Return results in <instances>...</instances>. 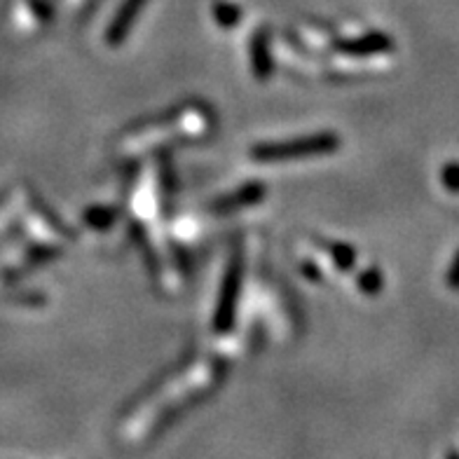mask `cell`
Returning <instances> with one entry per match:
<instances>
[{"mask_svg":"<svg viewBox=\"0 0 459 459\" xmlns=\"http://www.w3.org/2000/svg\"><path fill=\"white\" fill-rule=\"evenodd\" d=\"M380 284H382L380 273H375V270H368V273H366V277L361 279V286L366 293H375V290L380 289Z\"/></svg>","mask_w":459,"mask_h":459,"instance_id":"8fae6325","label":"cell"},{"mask_svg":"<svg viewBox=\"0 0 459 459\" xmlns=\"http://www.w3.org/2000/svg\"><path fill=\"white\" fill-rule=\"evenodd\" d=\"M333 258H335V263H338L340 267H344V270H350L351 265H354V254H351L350 248L347 247H333Z\"/></svg>","mask_w":459,"mask_h":459,"instance_id":"9c48e42d","label":"cell"},{"mask_svg":"<svg viewBox=\"0 0 459 459\" xmlns=\"http://www.w3.org/2000/svg\"><path fill=\"white\" fill-rule=\"evenodd\" d=\"M342 52L347 55H380V52H389L392 49V40L382 33H368V36L350 40V43L340 45Z\"/></svg>","mask_w":459,"mask_h":459,"instance_id":"277c9868","label":"cell"},{"mask_svg":"<svg viewBox=\"0 0 459 459\" xmlns=\"http://www.w3.org/2000/svg\"><path fill=\"white\" fill-rule=\"evenodd\" d=\"M265 193V187L254 183V186H244L239 187L235 195H230V197H221V200L213 204V209H221V212H235V209H242V206L255 204V202L263 197Z\"/></svg>","mask_w":459,"mask_h":459,"instance_id":"5b68a950","label":"cell"},{"mask_svg":"<svg viewBox=\"0 0 459 459\" xmlns=\"http://www.w3.org/2000/svg\"><path fill=\"white\" fill-rule=\"evenodd\" d=\"M148 0H125L120 7V13L115 14L113 24L108 26V43L110 45H117L125 40V36L129 33V29H132L134 19L139 17V10L145 5Z\"/></svg>","mask_w":459,"mask_h":459,"instance_id":"3957f363","label":"cell"},{"mask_svg":"<svg viewBox=\"0 0 459 459\" xmlns=\"http://www.w3.org/2000/svg\"><path fill=\"white\" fill-rule=\"evenodd\" d=\"M441 183L447 193H459V162H447L443 167Z\"/></svg>","mask_w":459,"mask_h":459,"instance_id":"52a82bcc","label":"cell"},{"mask_svg":"<svg viewBox=\"0 0 459 459\" xmlns=\"http://www.w3.org/2000/svg\"><path fill=\"white\" fill-rule=\"evenodd\" d=\"M239 284H242V263H239V258H235L232 260V265L228 267V273H225V284H223V290H221V302H218V312H216L218 333L228 331V328L232 326Z\"/></svg>","mask_w":459,"mask_h":459,"instance_id":"7a4b0ae2","label":"cell"},{"mask_svg":"<svg viewBox=\"0 0 459 459\" xmlns=\"http://www.w3.org/2000/svg\"><path fill=\"white\" fill-rule=\"evenodd\" d=\"M446 286H447V289L459 290V251H457V255L453 258V263H450V267H447Z\"/></svg>","mask_w":459,"mask_h":459,"instance_id":"30bf717a","label":"cell"},{"mask_svg":"<svg viewBox=\"0 0 459 459\" xmlns=\"http://www.w3.org/2000/svg\"><path fill=\"white\" fill-rule=\"evenodd\" d=\"M338 136L335 134H315L307 139H296L289 143H273L258 145L251 151L255 160L260 162H279V160H296L309 158V155H326V152L338 151Z\"/></svg>","mask_w":459,"mask_h":459,"instance_id":"6da1fadb","label":"cell"},{"mask_svg":"<svg viewBox=\"0 0 459 459\" xmlns=\"http://www.w3.org/2000/svg\"><path fill=\"white\" fill-rule=\"evenodd\" d=\"M273 71V64H270V52H267V36L260 33L254 40V73L255 78H267Z\"/></svg>","mask_w":459,"mask_h":459,"instance_id":"8992f818","label":"cell"},{"mask_svg":"<svg viewBox=\"0 0 459 459\" xmlns=\"http://www.w3.org/2000/svg\"><path fill=\"white\" fill-rule=\"evenodd\" d=\"M237 17H239V14H237V7L235 5H228V3H218V5H216V19L223 26L235 24Z\"/></svg>","mask_w":459,"mask_h":459,"instance_id":"ba28073f","label":"cell"}]
</instances>
